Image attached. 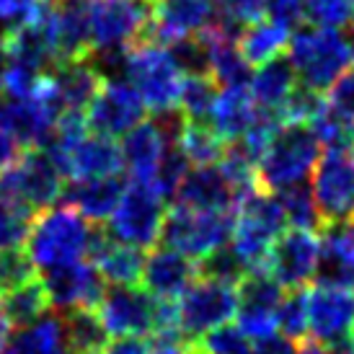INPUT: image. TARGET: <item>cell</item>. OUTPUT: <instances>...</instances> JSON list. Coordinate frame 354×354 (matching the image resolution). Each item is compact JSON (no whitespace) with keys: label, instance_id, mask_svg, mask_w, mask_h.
<instances>
[{"label":"cell","instance_id":"cell-28","mask_svg":"<svg viewBox=\"0 0 354 354\" xmlns=\"http://www.w3.org/2000/svg\"><path fill=\"white\" fill-rule=\"evenodd\" d=\"M290 39H292L290 29H285L282 24H277L272 19H261L256 24H248L243 29L238 47H241V55L248 65L261 68L266 62L282 57L290 47Z\"/></svg>","mask_w":354,"mask_h":354},{"label":"cell","instance_id":"cell-52","mask_svg":"<svg viewBox=\"0 0 354 354\" xmlns=\"http://www.w3.org/2000/svg\"><path fill=\"white\" fill-rule=\"evenodd\" d=\"M148 3H150V6H158V3H160V0H148Z\"/></svg>","mask_w":354,"mask_h":354},{"label":"cell","instance_id":"cell-37","mask_svg":"<svg viewBox=\"0 0 354 354\" xmlns=\"http://www.w3.org/2000/svg\"><path fill=\"white\" fill-rule=\"evenodd\" d=\"M192 346L205 354H254V339H248L243 328L233 324L217 326Z\"/></svg>","mask_w":354,"mask_h":354},{"label":"cell","instance_id":"cell-16","mask_svg":"<svg viewBox=\"0 0 354 354\" xmlns=\"http://www.w3.org/2000/svg\"><path fill=\"white\" fill-rule=\"evenodd\" d=\"M308 321L310 336L321 344L354 336V287L313 285L308 290Z\"/></svg>","mask_w":354,"mask_h":354},{"label":"cell","instance_id":"cell-21","mask_svg":"<svg viewBox=\"0 0 354 354\" xmlns=\"http://www.w3.org/2000/svg\"><path fill=\"white\" fill-rule=\"evenodd\" d=\"M124 168L122 145L114 142V138L91 132L78 148L70 153L65 160L62 176L70 181H88V178H109L119 176Z\"/></svg>","mask_w":354,"mask_h":354},{"label":"cell","instance_id":"cell-36","mask_svg":"<svg viewBox=\"0 0 354 354\" xmlns=\"http://www.w3.org/2000/svg\"><path fill=\"white\" fill-rule=\"evenodd\" d=\"M279 334L292 339V342H305L310 334V321H308V287L305 290H287L285 300L279 305L277 315Z\"/></svg>","mask_w":354,"mask_h":354},{"label":"cell","instance_id":"cell-10","mask_svg":"<svg viewBox=\"0 0 354 354\" xmlns=\"http://www.w3.org/2000/svg\"><path fill=\"white\" fill-rule=\"evenodd\" d=\"M153 6L148 0H91L93 50H132L148 39Z\"/></svg>","mask_w":354,"mask_h":354},{"label":"cell","instance_id":"cell-25","mask_svg":"<svg viewBox=\"0 0 354 354\" xmlns=\"http://www.w3.org/2000/svg\"><path fill=\"white\" fill-rule=\"evenodd\" d=\"M256 114H259V106H256L251 91L223 88L220 96H217L215 109H212L209 124L230 145V142H238L251 129V124L256 122Z\"/></svg>","mask_w":354,"mask_h":354},{"label":"cell","instance_id":"cell-46","mask_svg":"<svg viewBox=\"0 0 354 354\" xmlns=\"http://www.w3.org/2000/svg\"><path fill=\"white\" fill-rule=\"evenodd\" d=\"M21 156H24V145H21L13 135H8L6 129L0 127V176H3L13 163H19Z\"/></svg>","mask_w":354,"mask_h":354},{"label":"cell","instance_id":"cell-15","mask_svg":"<svg viewBox=\"0 0 354 354\" xmlns=\"http://www.w3.org/2000/svg\"><path fill=\"white\" fill-rule=\"evenodd\" d=\"M158 297L145 287H109L99 305V315L109 336L117 339H142L153 336L156 328Z\"/></svg>","mask_w":354,"mask_h":354},{"label":"cell","instance_id":"cell-31","mask_svg":"<svg viewBox=\"0 0 354 354\" xmlns=\"http://www.w3.org/2000/svg\"><path fill=\"white\" fill-rule=\"evenodd\" d=\"M65 336H68L70 354H101L109 344V331L101 321L99 310L78 308L62 313Z\"/></svg>","mask_w":354,"mask_h":354},{"label":"cell","instance_id":"cell-13","mask_svg":"<svg viewBox=\"0 0 354 354\" xmlns=\"http://www.w3.org/2000/svg\"><path fill=\"white\" fill-rule=\"evenodd\" d=\"M321 236L315 230L290 227L274 241L269 254V274L287 290H305L318 274Z\"/></svg>","mask_w":354,"mask_h":354},{"label":"cell","instance_id":"cell-14","mask_svg":"<svg viewBox=\"0 0 354 354\" xmlns=\"http://www.w3.org/2000/svg\"><path fill=\"white\" fill-rule=\"evenodd\" d=\"M285 300V290L269 274V269L248 272L238 285V326L248 339H266L279 331L277 315Z\"/></svg>","mask_w":354,"mask_h":354},{"label":"cell","instance_id":"cell-42","mask_svg":"<svg viewBox=\"0 0 354 354\" xmlns=\"http://www.w3.org/2000/svg\"><path fill=\"white\" fill-rule=\"evenodd\" d=\"M50 0H0V26L3 34L26 26L47 8Z\"/></svg>","mask_w":354,"mask_h":354},{"label":"cell","instance_id":"cell-22","mask_svg":"<svg viewBox=\"0 0 354 354\" xmlns=\"http://www.w3.org/2000/svg\"><path fill=\"white\" fill-rule=\"evenodd\" d=\"M168 148H171V142L163 135V129L158 127L156 119H150V122L145 119L132 132H127L122 140V156H124V168L129 171L132 181L153 184Z\"/></svg>","mask_w":354,"mask_h":354},{"label":"cell","instance_id":"cell-39","mask_svg":"<svg viewBox=\"0 0 354 354\" xmlns=\"http://www.w3.org/2000/svg\"><path fill=\"white\" fill-rule=\"evenodd\" d=\"M31 279H37V266L26 251H21V248L0 251V297Z\"/></svg>","mask_w":354,"mask_h":354},{"label":"cell","instance_id":"cell-12","mask_svg":"<svg viewBox=\"0 0 354 354\" xmlns=\"http://www.w3.org/2000/svg\"><path fill=\"white\" fill-rule=\"evenodd\" d=\"M86 117H88L91 132L106 135V138H124L127 132L145 122L148 106L127 78H111L104 80L99 96L88 106Z\"/></svg>","mask_w":354,"mask_h":354},{"label":"cell","instance_id":"cell-51","mask_svg":"<svg viewBox=\"0 0 354 354\" xmlns=\"http://www.w3.org/2000/svg\"><path fill=\"white\" fill-rule=\"evenodd\" d=\"M6 68H8V44H6V34H0V93H3Z\"/></svg>","mask_w":354,"mask_h":354},{"label":"cell","instance_id":"cell-43","mask_svg":"<svg viewBox=\"0 0 354 354\" xmlns=\"http://www.w3.org/2000/svg\"><path fill=\"white\" fill-rule=\"evenodd\" d=\"M326 99H328V104H331L334 111H339L342 117L349 119L354 124V65L328 88V96H326Z\"/></svg>","mask_w":354,"mask_h":354},{"label":"cell","instance_id":"cell-35","mask_svg":"<svg viewBox=\"0 0 354 354\" xmlns=\"http://www.w3.org/2000/svg\"><path fill=\"white\" fill-rule=\"evenodd\" d=\"M37 212L0 194V251H13L29 241Z\"/></svg>","mask_w":354,"mask_h":354},{"label":"cell","instance_id":"cell-45","mask_svg":"<svg viewBox=\"0 0 354 354\" xmlns=\"http://www.w3.org/2000/svg\"><path fill=\"white\" fill-rule=\"evenodd\" d=\"M217 8L227 10L243 26H248V24H256V21L264 19L266 0H217Z\"/></svg>","mask_w":354,"mask_h":354},{"label":"cell","instance_id":"cell-49","mask_svg":"<svg viewBox=\"0 0 354 354\" xmlns=\"http://www.w3.org/2000/svg\"><path fill=\"white\" fill-rule=\"evenodd\" d=\"M150 354H194V349L184 342H156L150 344Z\"/></svg>","mask_w":354,"mask_h":354},{"label":"cell","instance_id":"cell-26","mask_svg":"<svg viewBox=\"0 0 354 354\" xmlns=\"http://www.w3.org/2000/svg\"><path fill=\"white\" fill-rule=\"evenodd\" d=\"M52 78L57 83L59 99H62L65 111H83V114L88 111V106L99 96L101 86L106 80L88 59L57 65V68L52 70Z\"/></svg>","mask_w":354,"mask_h":354},{"label":"cell","instance_id":"cell-11","mask_svg":"<svg viewBox=\"0 0 354 354\" xmlns=\"http://www.w3.org/2000/svg\"><path fill=\"white\" fill-rule=\"evenodd\" d=\"M313 194L324 227L354 220V148L326 150L315 166Z\"/></svg>","mask_w":354,"mask_h":354},{"label":"cell","instance_id":"cell-2","mask_svg":"<svg viewBox=\"0 0 354 354\" xmlns=\"http://www.w3.org/2000/svg\"><path fill=\"white\" fill-rule=\"evenodd\" d=\"M287 57L300 78V86L324 93L354 65V41L339 29H321L310 24L295 29Z\"/></svg>","mask_w":354,"mask_h":354},{"label":"cell","instance_id":"cell-41","mask_svg":"<svg viewBox=\"0 0 354 354\" xmlns=\"http://www.w3.org/2000/svg\"><path fill=\"white\" fill-rule=\"evenodd\" d=\"M192 163H189V158L178 150V145H171L166 150V158H163V163L158 168V176H156V184L158 192L163 194V197H176V192L181 189L184 184V178L189 176V171H192Z\"/></svg>","mask_w":354,"mask_h":354},{"label":"cell","instance_id":"cell-47","mask_svg":"<svg viewBox=\"0 0 354 354\" xmlns=\"http://www.w3.org/2000/svg\"><path fill=\"white\" fill-rule=\"evenodd\" d=\"M254 354H297V346L292 339L282 334H272L266 339L254 342Z\"/></svg>","mask_w":354,"mask_h":354},{"label":"cell","instance_id":"cell-33","mask_svg":"<svg viewBox=\"0 0 354 354\" xmlns=\"http://www.w3.org/2000/svg\"><path fill=\"white\" fill-rule=\"evenodd\" d=\"M277 199L282 205L285 220L290 223V227H300V230H324V217L315 202L313 187L305 181V184H295L290 189L277 192Z\"/></svg>","mask_w":354,"mask_h":354},{"label":"cell","instance_id":"cell-32","mask_svg":"<svg viewBox=\"0 0 354 354\" xmlns=\"http://www.w3.org/2000/svg\"><path fill=\"white\" fill-rule=\"evenodd\" d=\"M0 300H3V308H6L10 326H19V331L41 321L47 315V310L52 308L50 292L44 287V279H39V277L26 282V285L16 287L13 292L3 295Z\"/></svg>","mask_w":354,"mask_h":354},{"label":"cell","instance_id":"cell-6","mask_svg":"<svg viewBox=\"0 0 354 354\" xmlns=\"http://www.w3.org/2000/svg\"><path fill=\"white\" fill-rule=\"evenodd\" d=\"M127 80L153 114L178 109L184 73L168 47L153 41H140L138 47H132L127 59Z\"/></svg>","mask_w":354,"mask_h":354},{"label":"cell","instance_id":"cell-30","mask_svg":"<svg viewBox=\"0 0 354 354\" xmlns=\"http://www.w3.org/2000/svg\"><path fill=\"white\" fill-rule=\"evenodd\" d=\"M176 145L194 168L215 166V163L223 160L227 150V142L217 135V129L209 122H199V119H187L184 122Z\"/></svg>","mask_w":354,"mask_h":354},{"label":"cell","instance_id":"cell-27","mask_svg":"<svg viewBox=\"0 0 354 354\" xmlns=\"http://www.w3.org/2000/svg\"><path fill=\"white\" fill-rule=\"evenodd\" d=\"M297 83H300V78H297L292 62L282 55V57L272 59L256 70L251 83H248V91H251L259 109L279 111L287 104V99L295 93Z\"/></svg>","mask_w":354,"mask_h":354},{"label":"cell","instance_id":"cell-18","mask_svg":"<svg viewBox=\"0 0 354 354\" xmlns=\"http://www.w3.org/2000/svg\"><path fill=\"white\" fill-rule=\"evenodd\" d=\"M215 16L212 0H160L153 6L148 39L160 47H171L181 39L197 37Z\"/></svg>","mask_w":354,"mask_h":354},{"label":"cell","instance_id":"cell-20","mask_svg":"<svg viewBox=\"0 0 354 354\" xmlns=\"http://www.w3.org/2000/svg\"><path fill=\"white\" fill-rule=\"evenodd\" d=\"M55 34H57V65L88 59L93 52L91 0H55Z\"/></svg>","mask_w":354,"mask_h":354},{"label":"cell","instance_id":"cell-7","mask_svg":"<svg viewBox=\"0 0 354 354\" xmlns=\"http://www.w3.org/2000/svg\"><path fill=\"white\" fill-rule=\"evenodd\" d=\"M166 197L158 192L156 184L132 181L124 189V197L109 217V233L119 243L135 248H153L160 241L166 223Z\"/></svg>","mask_w":354,"mask_h":354},{"label":"cell","instance_id":"cell-50","mask_svg":"<svg viewBox=\"0 0 354 354\" xmlns=\"http://www.w3.org/2000/svg\"><path fill=\"white\" fill-rule=\"evenodd\" d=\"M10 321H8V315H6V308H3V300H0V352L6 349V344L10 342Z\"/></svg>","mask_w":354,"mask_h":354},{"label":"cell","instance_id":"cell-19","mask_svg":"<svg viewBox=\"0 0 354 354\" xmlns=\"http://www.w3.org/2000/svg\"><path fill=\"white\" fill-rule=\"evenodd\" d=\"M199 264L171 248H156L145 259L142 287L158 300H178L197 282Z\"/></svg>","mask_w":354,"mask_h":354},{"label":"cell","instance_id":"cell-8","mask_svg":"<svg viewBox=\"0 0 354 354\" xmlns=\"http://www.w3.org/2000/svg\"><path fill=\"white\" fill-rule=\"evenodd\" d=\"M65 176L59 174L47 150H24L19 163L0 176V194L19 205L29 207L31 212H44L65 197Z\"/></svg>","mask_w":354,"mask_h":354},{"label":"cell","instance_id":"cell-4","mask_svg":"<svg viewBox=\"0 0 354 354\" xmlns=\"http://www.w3.org/2000/svg\"><path fill=\"white\" fill-rule=\"evenodd\" d=\"M285 212L277 194L259 189L238 202L230 248L243 261L246 272L266 269L274 241L285 233Z\"/></svg>","mask_w":354,"mask_h":354},{"label":"cell","instance_id":"cell-48","mask_svg":"<svg viewBox=\"0 0 354 354\" xmlns=\"http://www.w3.org/2000/svg\"><path fill=\"white\" fill-rule=\"evenodd\" d=\"M101 354H150V346L142 339H114Z\"/></svg>","mask_w":354,"mask_h":354},{"label":"cell","instance_id":"cell-23","mask_svg":"<svg viewBox=\"0 0 354 354\" xmlns=\"http://www.w3.org/2000/svg\"><path fill=\"white\" fill-rule=\"evenodd\" d=\"M176 205L205 212H236L238 197L217 166L192 168L176 192Z\"/></svg>","mask_w":354,"mask_h":354},{"label":"cell","instance_id":"cell-17","mask_svg":"<svg viewBox=\"0 0 354 354\" xmlns=\"http://www.w3.org/2000/svg\"><path fill=\"white\" fill-rule=\"evenodd\" d=\"M104 277L96 269L93 261H78V264L59 266L52 272H44V287L50 292L52 308L62 313L78 310V308H91L99 310L101 300L106 295Z\"/></svg>","mask_w":354,"mask_h":354},{"label":"cell","instance_id":"cell-34","mask_svg":"<svg viewBox=\"0 0 354 354\" xmlns=\"http://www.w3.org/2000/svg\"><path fill=\"white\" fill-rule=\"evenodd\" d=\"M217 96H220V86L212 75H184V86H181V96H178V111L187 119L209 122Z\"/></svg>","mask_w":354,"mask_h":354},{"label":"cell","instance_id":"cell-38","mask_svg":"<svg viewBox=\"0 0 354 354\" xmlns=\"http://www.w3.org/2000/svg\"><path fill=\"white\" fill-rule=\"evenodd\" d=\"M305 21L321 29H352L354 24V0H308Z\"/></svg>","mask_w":354,"mask_h":354},{"label":"cell","instance_id":"cell-5","mask_svg":"<svg viewBox=\"0 0 354 354\" xmlns=\"http://www.w3.org/2000/svg\"><path fill=\"white\" fill-rule=\"evenodd\" d=\"M236 227V212H205L184 205L168 209L160 241L171 251L184 254L192 261H202L217 248L227 246Z\"/></svg>","mask_w":354,"mask_h":354},{"label":"cell","instance_id":"cell-40","mask_svg":"<svg viewBox=\"0 0 354 354\" xmlns=\"http://www.w3.org/2000/svg\"><path fill=\"white\" fill-rule=\"evenodd\" d=\"M199 274L209 277V279H220V282H230V285H241V279L248 272L243 261L236 256V251L230 246H223L199 261Z\"/></svg>","mask_w":354,"mask_h":354},{"label":"cell","instance_id":"cell-44","mask_svg":"<svg viewBox=\"0 0 354 354\" xmlns=\"http://www.w3.org/2000/svg\"><path fill=\"white\" fill-rule=\"evenodd\" d=\"M305 6L308 0H266V13L285 29H300L305 21Z\"/></svg>","mask_w":354,"mask_h":354},{"label":"cell","instance_id":"cell-24","mask_svg":"<svg viewBox=\"0 0 354 354\" xmlns=\"http://www.w3.org/2000/svg\"><path fill=\"white\" fill-rule=\"evenodd\" d=\"M124 181L122 176L88 178V181H73L65 189V205L75 207L80 215L91 223H104L114 215L122 197H124Z\"/></svg>","mask_w":354,"mask_h":354},{"label":"cell","instance_id":"cell-29","mask_svg":"<svg viewBox=\"0 0 354 354\" xmlns=\"http://www.w3.org/2000/svg\"><path fill=\"white\" fill-rule=\"evenodd\" d=\"M0 354H70L62 318L44 315L37 324L21 328Z\"/></svg>","mask_w":354,"mask_h":354},{"label":"cell","instance_id":"cell-9","mask_svg":"<svg viewBox=\"0 0 354 354\" xmlns=\"http://www.w3.org/2000/svg\"><path fill=\"white\" fill-rule=\"evenodd\" d=\"M233 315H238V285L230 282L199 274L197 282L178 297V324L187 344H197L212 328L230 324Z\"/></svg>","mask_w":354,"mask_h":354},{"label":"cell","instance_id":"cell-1","mask_svg":"<svg viewBox=\"0 0 354 354\" xmlns=\"http://www.w3.org/2000/svg\"><path fill=\"white\" fill-rule=\"evenodd\" d=\"M93 225L80 215L75 207L55 205L37 215L31 225L26 254L41 272L86 261L91 248Z\"/></svg>","mask_w":354,"mask_h":354},{"label":"cell","instance_id":"cell-3","mask_svg":"<svg viewBox=\"0 0 354 354\" xmlns=\"http://www.w3.org/2000/svg\"><path fill=\"white\" fill-rule=\"evenodd\" d=\"M321 142L308 124H285L259 160V187L277 194L295 184H305L321 160Z\"/></svg>","mask_w":354,"mask_h":354},{"label":"cell","instance_id":"cell-53","mask_svg":"<svg viewBox=\"0 0 354 354\" xmlns=\"http://www.w3.org/2000/svg\"><path fill=\"white\" fill-rule=\"evenodd\" d=\"M192 349H194V354H205V352H199V349H197V346H192Z\"/></svg>","mask_w":354,"mask_h":354}]
</instances>
